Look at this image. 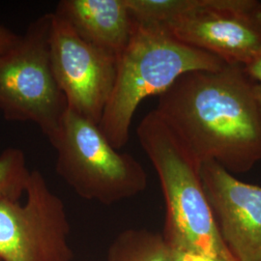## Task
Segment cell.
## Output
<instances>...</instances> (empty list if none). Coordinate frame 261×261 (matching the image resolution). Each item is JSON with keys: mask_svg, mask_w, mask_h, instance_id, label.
<instances>
[{"mask_svg": "<svg viewBox=\"0 0 261 261\" xmlns=\"http://www.w3.org/2000/svg\"><path fill=\"white\" fill-rule=\"evenodd\" d=\"M253 82L243 66L181 75L158 97L155 111L201 164L215 162L231 174L261 161V114Z\"/></svg>", "mask_w": 261, "mask_h": 261, "instance_id": "6da1fadb", "label": "cell"}, {"mask_svg": "<svg viewBox=\"0 0 261 261\" xmlns=\"http://www.w3.org/2000/svg\"><path fill=\"white\" fill-rule=\"evenodd\" d=\"M226 63L191 47L155 23L135 22L130 41L118 56L115 83L99 127L116 149L130 139V125L140 103L166 92L181 75L214 71Z\"/></svg>", "mask_w": 261, "mask_h": 261, "instance_id": "7a4b0ae2", "label": "cell"}, {"mask_svg": "<svg viewBox=\"0 0 261 261\" xmlns=\"http://www.w3.org/2000/svg\"><path fill=\"white\" fill-rule=\"evenodd\" d=\"M137 134L162 187L165 225L172 227L197 250L236 261L220 234L207 199L200 177L201 163L155 110L141 119Z\"/></svg>", "mask_w": 261, "mask_h": 261, "instance_id": "3957f363", "label": "cell"}, {"mask_svg": "<svg viewBox=\"0 0 261 261\" xmlns=\"http://www.w3.org/2000/svg\"><path fill=\"white\" fill-rule=\"evenodd\" d=\"M47 139L56 150L57 174L84 199L111 205L145 191L142 165L114 148L99 125L84 116L67 110Z\"/></svg>", "mask_w": 261, "mask_h": 261, "instance_id": "277c9868", "label": "cell"}, {"mask_svg": "<svg viewBox=\"0 0 261 261\" xmlns=\"http://www.w3.org/2000/svg\"><path fill=\"white\" fill-rule=\"evenodd\" d=\"M51 17L33 20L18 44L0 56V111L9 121L36 124L47 138L68 110L49 62Z\"/></svg>", "mask_w": 261, "mask_h": 261, "instance_id": "5b68a950", "label": "cell"}, {"mask_svg": "<svg viewBox=\"0 0 261 261\" xmlns=\"http://www.w3.org/2000/svg\"><path fill=\"white\" fill-rule=\"evenodd\" d=\"M28 199L0 200V260L72 261L70 224L62 199L39 170L30 171Z\"/></svg>", "mask_w": 261, "mask_h": 261, "instance_id": "8992f818", "label": "cell"}, {"mask_svg": "<svg viewBox=\"0 0 261 261\" xmlns=\"http://www.w3.org/2000/svg\"><path fill=\"white\" fill-rule=\"evenodd\" d=\"M191 47L226 64L246 66L261 55V2L194 0L184 14L163 24Z\"/></svg>", "mask_w": 261, "mask_h": 261, "instance_id": "52a82bcc", "label": "cell"}, {"mask_svg": "<svg viewBox=\"0 0 261 261\" xmlns=\"http://www.w3.org/2000/svg\"><path fill=\"white\" fill-rule=\"evenodd\" d=\"M49 62L68 110L100 124L115 83L118 57L80 37L51 13Z\"/></svg>", "mask_w": 261, "mask_h": 261, "instance_id": "ba28073f", "label": "cell"}, {"mask_svg": "<svg viewBox=\"0 0 261 261\" xmlns=\"http://www.w3.org/2000/svg\"><path fill=\"white\" fill-rule=\"evenodd\" d=\"M200 177L216 224L236 261H261V187L237 179L215 162Z\"/></svg>", "mask_w": 261, "mask_h": 261, "instance_id": "9c48e42d", "label": "cell"}, {"mask_svg": "<svg viewBox=\"0 0 261 261\" xmlns=\"http://www.w3.org/2000/svg\"><path fill=\"white\" fill-rule=\"evenodd\" d=\"M54 13L85 42L117 57L135 28L125 0H62Z\"/></svg>", "mask_w": 261, "mask_h": 261, "instance_id": "30bf717a", "label": "cell"}, {"mask_svg": "<svg viewBox=\"0 0 261 261\" xmlns=\"http://www.w3.org/2000/svg\"><path fill=\"white\" fill-rule=\"evenodd\" d=\"M107 261H171V256L163 234L133 228L115 238Z\"/></svg>", "mask_w": 261, "mask_h": 261, "instance_id": "8fae6325", "label": "cell"}, {"mask_svg": "<svg viewBox=\"0 0 261 261\" xmlns=\"http://www.w3.org/2000/svg\"><path fill=\"white\" fill-rule=\"evenodd\" d=\"M30 171L23 152L8 148L0 154V200H19L25 192Z\"/></svg>", "mask_w": 261, "mask_h": 261, "instance_id": "7c38bea8", "label": "cell"}, {"mask_svg": "<svg viewBox=\"0 0 261 261\" xmlns=\"http://www.w3.org/2000/svg\"><path fill=\"white\" fill-rule=\"evenodd\" d=\"M137 23L166 24L190 9L194 0H125Z\"/></svg>", "mask_w": 261, "mask_h": 261, "instance_id": "4fadbf2b", "label": "cell"}, {"mask_svg": "<svg viewBox=\"0 0 261 261\" xmlns=\"http://www.w3.org/2000/svg\"><path fill=\"white\" fill-rule=\"evenodd\" d=\"M163 235L168 243L171 261H226L197 250L170 226L165 225Z\"/></svg>", "mask_w": 261, "mask_h": 261, "instance_id": "5bb4252c", "label": "cell"}, {"mask_svg": "<svg viewBox=\"0 0 261 261\" xmlns=\"http://www.w3.org/2000/svg\"><path fill=\"white\" fill-rule=\"evenodd\" d=\"M21 35L12 31L9 28L0 25V56L7 53L13 47H15Z\"/></svg>", "mask_w": 261, "mask_h": 261, "instance_id": "9a60e30c", "label": "cell"}, {"mask_svg": "<svg viewBox=\"0 0 261 261\" xmlns=\"http://www.w3.org/2000/svg\"><path fill=\"white\" fill-rule=\"evenodd\" d=\"M243 70L253 83L261 84V55L252 63L244 66Z\"/></svg>", "mask_w": 261, "mask_h": 261, "instance_id": "2e32d148", "label": "cell"}, {"mask_svg": "<svg viewBox=\"0 0 261 261\" xmlns=\"http://www.w3.org/2000/svg\"><path fill=\"white\" fill-rule=\"evenodd\" d=\"M253 94L261 114V84H253Z\"/></svg>", "mask_w": 261, "mask_h": 261, "instance_id": "e0dca14e", "label": "cell"}, {"mask_svg": "<svg viewBox=\"0 0 261 261\" xmlns=\"http://www.w3.org/2000/svg\"><path fill=\"white\" fill-rule=\"evenodd\" d=\"M0 261H1V260H0Z\"/></svg>", "mask_w": 261, "mask_h": 261, "instance_id": "ac0fdd59", "label": "cell"}]
</instances>
